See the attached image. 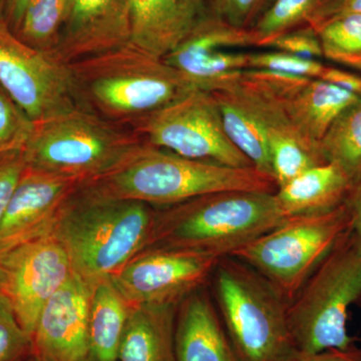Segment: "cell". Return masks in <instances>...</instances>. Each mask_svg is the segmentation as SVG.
Instances as JSON below:
<instances>
[{"label":"cell","instance_id":"cell-1","mask_svg":"<svg viewBox=\"0 0 361 361\" xmlns=\"http://www.w3.org/2000/svg\"><path fill=\"white\" fill-rule=\"evenodd\" d=\"M156 212L148 204L104 196L84 184L63 207L52 234L73 274L94 289L149 248Z\"/></svg>","mask_w":361,"mask_h":361},{"label":"cell","instance_id":"cell-2","mask_svg":"<svg viewBox=\"0 0 361 361\" xmlns=\"http://www.w3.org/2000/svg\"><path fill=\"white\" fill-rule=\"evenodd\" d=\"M68 66L78 106L133 130L196 89L163 59L130 42Z\"/></svg>","mask_w":361,"mask_h":361},{"label":"cell","instance_id":"cell-3","mask_svg":"<svg viewBox=\"0 0 361 361\" xmlns=\"http://www.w3.org/2000/svg\"><path fill=\"white\" fill-rule=\"evenodd\" d=\"M85 185L104 196L159 208L218 192L278 190L275 180L255 167L192 160L145 141L115 170Z\"/></svg>","mask_w":361,"mask_h":361},{"label":"cell","instance_id":"cell-4","mask_svg":"<svg viewBox=\"0 0 361 361\" xmlns=\"http://www.w3.org/2000/svg\"><path fill=\"white\" fill-rule=\"evenodd\" d=\"M275 193L224 191L156 210L151 247L208 252L224 257L281 224Z\"/></svg>","mask_w":361,"mask_h":361},{"label":"cell","instance_id":"cell-5","mask_svg":"<svg viewBox=\"0 0 361 361\" xmlns=\"http://www.w3.org/2000/svg\"><path fill=\"white\" fill-rule=\"evenodd\" d=\"M215 305L241 361H291L288 302L257 271L239 259L221 257L212 275Z\"/></svg>","mask_w":361,"mask_h":361},{"label":"cell","instance_id":"cell-6","mask_svg":"<svg viewBox=\"0 0 361 361\" xmlns=\"http://www.w3.org/2000/svg\"><path fill=\"white\" fill-rule=\"evenodd\" d=\"M139 134L77 106L33 123L26 166L89 183L115 170L142 142Z\"/></svg>","mask_w":361,"mask_h":361},{"label":"cell","instance_id":"cell-7","mask_svg":"<svg viewBox=\"0 0 361 361\" xmlns=\"http://www.w3.org/2000/svg\"><path fill=\"white\" fill-rule=\"evenodd\" d=\"M360 300L361 251L351 227L288 304L287 319L296 350L310 355L355 348L348 314Z\"/></svg>","mask_w":361,"mask_h":361},{"label":"cell","instance_id":"cell-8","mask_svg":"<svg viewBox=\"0 0 361 361\" xmlns=\"http://www.w3.org/2000/svg\"><path fill=\"white\" fill-rule=\"evenodd\" d=\"M353 222L348 198L329 212L287 217L230 256L257 271L290 303Z\"/></svg>","mask_w":361,"mask_h":361},{"label":"cell","instance_id":"cell-9","mask_svg":"<svg viewBox=\"0 0 361 361\" xmlns=\"http://www.w3.org/2000/svg\"><path fill=\"white\" fill-rule=\"evenodd\" d=\"M145 142L184 158L233 168L254 167L230 141L213 94L194 89L135 126Z\"/></svg>","mask_w":361,"mask_h":361},{"label":"cell","instance_id":"cell-10","mask_svg":"<svg viewBox=\"0 0 361 361\" xmlns=\"http://www.w3.org/2000/svg\"><path fill=\"white\" fill-rule=\"evenodd\" d=\"M0 87L33 123L78 106L68 65L23 42L0 20Z\"/></svg>","mask_w":361,"mask_h":361},{"label":"cell","instance_id":"cell-11","mask_svg":"<svg viewBox=\"0 0 361 361\" xmlns=\"http://www.w3.org/2000/svg\"><path fill=\"white\" fill-rule=\"evenodd\" d=\"M220 256L173 247H151L111 278L130 306L180 302L211 278Z\"/></svg>","mask_w":361,"mask_h":361},{"label":"cell","instance_id":"cell-12","mask_svg":"<svg viewBox=\"0 0 361 361\" xmlns=\"http://www.w3.org/2000/svg\"><path fill=\"white\" fill-rule=\"evenodd\" d=\"M0 271L1 294L32 337L45 304L73 274L68 254L51 233L0 256Z\"/></svg>","mask_w":361,"mask_h":361},{"label":"cell","instance_id":"cell-13","mask_svg":"<svg viewBox=\"0 0 361 361\" xmlns=\"http://www.w3.org/2000/svg\"><path fill=\"white\" fill-rule=\"evenodd\" d=\"M84 184L25 166L0 219V256L51 234L63 207Z\"/></svg>","mask_w":361,"mask_h":361},{"label":"cell","instance_id":"cell-14","mask_svg":"<svg viewBox=\"0 0 361 361\" xmlns=\"http://www.w3.org/2000/svg\"><path fill=\"white\" fill-rule=\"evenodd\" d=\"M209 92L217 103L230 141L254 167L273 178L268 130L286 116L279 99L252 84L243 71Z\"/></svg>","mask_w":361,"mask_h":361},{"label":"cell","instance_id":"cell-15","mask_svg":"<svg viewBox=\"0 0 361 361\" xmlns=\"http://www.w3.org/2000/svg\"><path fill=\"white\" fill-rule=\"evenodd\" d=\"M92 291L71 275L40 313L32 336V356L42 361H94L90 338Z\"/></svg>","mask_w":361,"mask_h":361},{"label":"cell","instance_id":"cell-16","mask_svg":"<svg viewBox=\"0 0 361 361\" xmlns=\"http://www.w3.org/2000/svg\"><path fill=\"white\" fill-rule=\"evenodd\" d=\"M130 37L132 0H71L54 58L70 65L129 44Z\"/></svg>","mask_w":361,"mask_h":361},{"label":"cell","instance_id":"cell-17","mask_svg":"<svg viewBox=\"0 0 361 361\" xmlns=\"http://www.w3.org/2000/svg\"><path fill=\"white\" fill-rule=\"evenodd\" d=\"M211 14L206 0H132L130 42L165 58Z\"/></svg>","mask_w":361,"mask_h":361},{"label":"cell","instance_id":"cell-18","mask_svg":"<svg viewBox=\"0 0 361 361\" xmlns=\"http://www.w3.org/2000/svg\"><path fill=\"white\" fill-rule=\"evenodd\" d=\"M202 287L185 296L178 306L175 361H241L215 302Z\"/></svg>","mask_w":361,"mask_h":361},{"label":"cell","instance_id":"cell-19","mask_svg":"<svg viewBox=\"0 0 361 361\" xmlns=\"http://www.w3.org/2000/svg\"><path fill=\"white\" fill-rule=\"evenodd\" d=\"M360 97L334 82L307 78L279 101L292 127L319 148L331 123Z\"/></svg>","mask_w":361,"mask_h":361},{"label":"cell","instance_id":"cell-20","mask_svg":"<svg viewBox=\"0 0 361 361\" xmlns=\"http://www.w3.org/2000/svg\"><path fill=\"white\" fill-rule=\"evenodd\" d=\"M179 303L130 306L118 361H175V322Z\"/></svg>","mask_w":361,"mask_h":361},{"label":"cell","instance_id":"cell-21","mask_svg":"<svg viewBox=\"0 0 361 361\" xmlns=\"http://www.w3.org/2000/svg\"><path fill=\"white\" fill-rule=\"evenodd\" d=\"M355 185L332 163L308 169L284 186L275 199L284 217L324 213L345 203Z\"/></svg>","mask_w":361,"mask_h":361},{"label":"cell","instance_id":"cell-22","mask_svg":"<svg viewBox=\"0 0 361 361\" xmlns=\"http://www.w3.org/2000/svg\"><path fill=\"white\" fill-rule=\"evenodd\" d=\"M130 307L111 279L94 287L90 315L92 360L118 361Z\"/></svg>","mask_w":361,"mask_h":361},{"label":"cell","instance_id":"cell-23","mask_svg":"<svg viewBox=\"0 0 361 361\" xmlns=\"http://www.w3.org/2000/svg\"><path fill=\"white\" fill-rule=\"evenodd\" d=\"M271 168L277 187L284 186L308 169L326 163L318 147L304 140L289 121L268 132Z\"/></svg>","mask_w":361,"mask_h":361},{"label":"cell","instance_id":"cell-24","mask_svg":"<svg viewBox=\"0 0 361 361\" xmlns=\"http://www.w3.org/2000/svg\"><path fill=\"white\" fill-rule=\"evenodd\" d=\"M326 163L341 168L348 179H361V97L342 111L319 142Z\"/></svg>","mask_w":361,"mask_h":361},{"label":"cell","instance_id":"cell-25","mask_svg":"<svg viewBox=\"0 0 361 361\" xmlns=\"http://www.w3.org/2000/svg\"><path fill=\"white\" fill-rule=\"evenodd\" d=\"M71 0H33L18 32L25 44L54 56Z\"/></svg>","mask_w":361,"mask_h":361},{"label":"cell","instance_id":"cell-26","mask_svg":"<svg viewBox=\"0 0 361 361\" xmlns=\"http://www.w3.org/2000/svg\"><path fill=\"white\" fill-rule=\"evenodd\" d=\"M323 58L361 71V14L330 18L314 27Z\"/></svg>","mask_w":361,"mask_h":361},{"label":"cell","instance_id":"cell-27","mask_svg":"<svg viewBox=\"0 0 361 361\" xmlns=\"http://www.w3.org/2000/svg\"><path fill=\"white\" fill-rule=\"evenodd\" d=\"M329 0H272L251 28L258 47L265 49L275 37L301 26L310 25Z\"/></svg>","mask_w":361,"mask_h":361},{"label":"cell","instance_id":"cell-28","mask_svg":"<svg viewBox=\"0 0 361 361\" xmlns=\"http://www.w3.org/2000/svg\"><path fill=\"white\" fill-rule=\"evenodd\" d=\"M32 356V337L21 326L13 306L0 293V361H23Z\"/></svg>","mask_w":361,"mask_h":361},{"label":"cell","instance_id":"cell-29","mask_svg":"<svg viewBox=\"0 0 361 361\" xmlns=\"http://www.w3.org/2000/svg\"><path fill=\"white\" fill-rule=\"evenodd\" d=\"M326 68L318 59L300 58L283 51L250 52L249 56V70L271 71L299 77L320 78Z\"/></svg>","mask_w":361,"mask_h":361},{"label":"cell","instance_id":"cell-30","mask_svg":"<svg viewBox=\"0 0 361 361\" xmlns=\"http://www.w3.org/2000/svg\"><path fill=\"white\" fill-rule=\"evenodd\" d=\"M32 129V121L0 87V154L23 148Z\"/></svg>","mask_w":361,"mask_h":361},{"label":"cell","instance_id":"cell-31","mask_svg":"<svg viewBox=\"0 0 361 361\" xmlns=\"http://www.w3.org/2000/svg\"><path fill=\"white\" fill-rule=\"evenodd\" d=\"M210 13L233 27L251 30L272 0H206Z\"/></svg>","mask_w":361,"mask_h":361},{"label":"cell","instance_id":"cell-32","mask_svg":"<svg viewBox=\"0 0 361 361\" xmlns=\"http://www.w3.org/2000/svg\"><path fill=\"white\" fill-rule=\"evenodd\" d=\"M266 49L287 52L304 59L319 61L323 58L319 37L310 25L301 26L275 37Z\"/></svg>","mask_w":361,"mask_h":361},{"label":"cell","instance_id":"cell-33","mask_svg":"<svg viewBox=\"0 0 361 361\" xmlns=\"http://www.w3.org/2000/svg\"><path fill=\"white\" fill-rule=\"evenodd\" d=\"M25 166L23 148L0 154V219Z\"/></svg>","mask_w":361,"mask_h":361},{"label":"cell","instance_id":"cell-34","mask_svg":"<svg viewBox=\"0 0 361 361\" xmlns=\"http://www.w3.org/2000/svg\"><path fill=\"white\" fill-rule=\"evenodd\" d=\"M348 13L361 14V0H329L318 11L315 18L311 20L310 25L314 28L320 23H324L325 20Z\"/></svg>","mask_w":361,"mask_h":361},{"label":"cell","instance_id":"cell-35","mask_svg":"<svg viewBox=\"0 0 361 361\" xmlns=\"http://www.w3.org/2000/svg\"><path fill=\"white\" fill-rule=\"evenodd\" d=\"M322 80L334 82L343 89L349 90L356 96L361 97V77L356 73L349 71L339 70V68L327 66L326 70L323 73Z\"/></svg>","mask_w":361,"mask_h":361},{"label":"cell","instance_id":"cell-36","mask_svg":"<svg viewBox=\"0 0 361 361\" xmlns=\"http://www.w3.org/2000/svg\"><path fill=\"white\" fill-rule=\"evenodd\" d=\"M355 348L348 350L327 349L322 353H310V355L297 353L291 361H361L355 355Z\"/></svg>","mask_w":361,"mask_h":361},{"label":"cell","instance_id":"cell-37","mask_svg":"<svg viewBox=\"0 0 361 361\" xmlns=\"http://www.w3.org/2000/svg\"><path fill=\"white\" fill-rule=\"evenodd\" d=\"M32 1L33 0H8L7 1L4 21L14 33L18 32L26 9Z\"/></svg>","mask_w":361,"mask_h":361},{"label":"cell","instance_id":"cell-38","mask_svg":"<svg viewBox=\"0 0 361 361\" xmlns=\"http://www.w3.org/2000/svg\"><path fill=\"white\" fill-rule=\"evenodd\" d=\"M349 203L353 216V233L361 251V179L353 188L349 196Z\"/></svg>","mask_w":361,"mask_h":361},{"label":"cell","instance_id":"cell-39","mask_svg":"<svg viewBox=\"0 0 361 361\" xmlns=\"http://www.w3.org/2000/svg\"><path fill=\"white\" fill-rule=\"evenodd\" d=\"M7 1H8V0H0V20H4V16H6Z\"/></svg>","mask_w":361,"mask_h":361},{"label":"cell","instance_id":"cell-40","mask_svg":"<svg viewBox=\"0 0 361 361\" xmlns=\"http://www.w3.org/2000/svg\"><path fill=\"white\" fill-rule=\"evenodd\" d=\"M355 355L357 356V357L361 360V348H357V346H355Z\"/></svg>","mask_w":361,"mask_h":361},{"label":"cell","instance_id":"cell-41","mask_svg":"<svg viewBox=\"0 0 361 361\" xmlns=\"http://www.w3.org/2000/svg\"><path fill=\"white\" fill-rule=\"evenodd\" d=\"M26 361H42V360H39V358L35 357V356H30V357L28 358V360Z\"/></svg>","mask_w":361,"mask_h":361},{"label":"cell","instance_id":"cell-42","mask_svg":"<svg viewBox=\"0 0 361 361\" xmlns=\"http://www.w3.org/2000/svg\"><path fill=\"white\" fill-rule=\"evenodd\" d=\"M0 293H1V271H0Z\"/></svg>","mask_w":361,"mask_h":361}]
</instances>
